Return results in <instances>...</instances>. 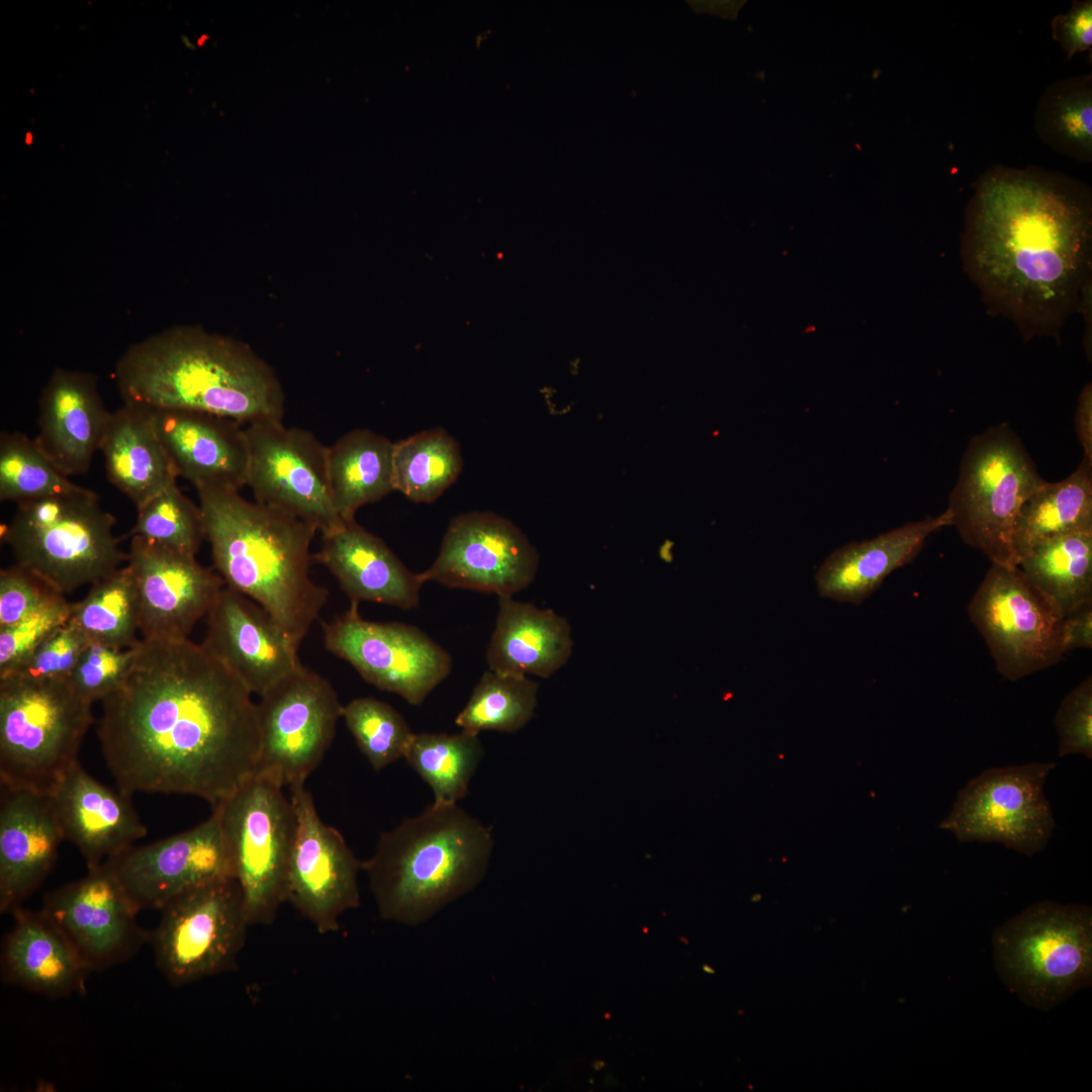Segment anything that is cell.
I'll list each match as a JSON object with an SVG mask.
<instances>
[{
    "label": "cell",
    "mask_w": 1092,
    "mask_h": 1092,
    "mask_svg": "<svg viewBox=\"0 0 1092 1092\" xmlns=\"http://www.w3.org/2000/svg\"><path fill=\"white\" fill-rule=\"evenodd\" d=\"M89 372L57 368L38 399L37 444L68 476L89 470L109 420Z\"/></svg>",
    "instance_id": "cell-25"
},
{
    "label": "cell",
    "mask_w": 1092,
    "mask_h": 1092,
    "mask_svg": "<svg viewBox=\"0 0 1092 1092\" xmlns=\"http://www.w3.org/2000/svg\"><path fill=\"white\" fill-rule=\"evenodd\" d=\"M1 790L0 912L11 914L51 873L64 836L50 796Z\"/></svg>",
    "instance_id": "cell-26"
},
{
    "label": "cell",
    "mask_w": 1092,
    "mask_h": 1092,
    "mask_svg": "<svg viewBox=\"0 0 1092 1092\" xmlns=\"http://www.w3.org/2000/svg\"><path fill=\"white\" fill-rule=\"evenodd\" d=\"M1039 139L1061 155L1092 160V76L1060 79L1041 94L1034 113Z\"/></svg>",
    "instance_id": "cell-36"
},
{
    "label": "cell",
    "mask_w": 1092,
    "mask_h": 1092,
    "mask_svg": "<svg viewBox=\"0 0 1092 1092\" xmlns=\"http://www.w3.org/2000/svg\"><path fill=\"white\" fill-rule=\"evenodd\" d=\"M1075 429L1084 450V457L1092 461V388L1088 383L1081 391L1075 416Z\"/></svg>",
    "instance_id": "cell-50"
},
{
    "label": "cell",
    "mask_w": 1092,
    "mask_h": 1092,
    "mask_svg": "<svg viewBox=\"0 0 1092 1092\" xmlns=\"http://www.w3.org/2000/svg\"><path fill=\"white\" fill-rule=\"evenodd\" d=\"M1078 533H1092V461L1085 457L1066 479L1044 481L1020 507L1012 537L1017 564L1036 546Z\"/></svg>",
    "instance_id": "cell-33"
},
{
    "label": "cell",
    "mask_w": 1092,
    "mask_h": 1092,
    "mask_svg": "<svg viewBox=\"0 0 1092 1092\" xmlns=\"http://www.w3.org/2000/svg\"><path fill=\"white\" fill-rule=\"evenodd\" d=\"M539 556L510 520L490 512L454 518L433 564L421 572L425 582L514 597L535 579Z\"/></svg>",
    "instance_id": "cell-17"
},
{
    "label": "cell",
    "mask_w": 1092,
    "mask_h": 1092,
    "mask_svg": "<svg viewBox=\"0 0 1092 1092\" xmlns=\"http://www.w3.org/2000/svg\"><path fill=\"white\" fill-rule=\"evenodd\" d=\"M61 594L39 574L19 563L1 569L0 628L15 624Z\"/></svg>",
    "instance_id": "cell-46"
},
{
    "label": "cell",
    "mask_w": 1092,
    "mask_h": 1092,
    "mask_svg": "<svg viewBox=\"0 0 1092 1092\" xmlns=\"http://www.w3.org/2000/svg\"><path fill=\"white\" fill-rule=\"evenodd\" d=\"M91 705L68 679L0 677L1 789L51 796L78 762Z\"/></svg>",
    "instance_id": "cell-6"
},
{
    "label": "cell",
    "mask_w": 1092,
    "mask_h": 1092,
    "mask_svg": "<svg viewBox=\"0 0 1092 1092\" xmlns=\"http://www.w3.org/2000/svg\"><path fill=\"white\" fill-rule=\"evenodd\" d=\"M342 718L360 751L379 771L403 757L414 735L405 719L374 698H357L343 706Z\"/></svg>",
    "instance_id": "cell-42"
},
{
    "label": "cell",
    "mask_w": 1092,
    "mask_h": 1092,
    "mask_svg": "<svg viewBox=\"0 0 1092 1092\" xmlns=\"http://www.w3.org/2000/svg\"><path fill=\"white\" fill-rule=\"evenodd\" d=\"M568 621L550 609L498 598L495 626L485 658L490 670L548 678L571 657Z\"/></svg>",
    "instance_id": "cell-30"
},
{
    "label": "cell",
    "mask_w": 1092,
    "mask_h": 1092,
    "mask_svg": "<svg viewBox=\"0 0 1092 1092\" xmlns=\"http://www.w3.org/2000/svg\"><path fill=\"white\" fill-rule=\"evenodd\" d=\"M127 565L134 577L142 639H188L225 586L217 572L140 537H131Z\"/></svg>",
    "instance_id": "cell-21"
},
{
    "label": "cell",
    "mask_w": 1092,
    "mask_h": 1092,
    "mask_svg": "<svg viewBox=\"0 0 1092 1092\" xmlns=\"http://www.w3.org/2000/svg\"><path fill=\"white\" fill-rule=\"evenodd\" d=\"M538 682L527 675L488 669L475 686L455 724L463 731L514 733L531 720L537 706Z\"/></svg>",
    "instance_id": "cell-39"
},
{
    "label": "cell",
    "mask_w": 1092,
    "mask_h": 1092,
    "mask_svg": "<svg viewBox=\"0 0 1092 1092\" xmlns=\"http://www.w3.org/2000/svg\"><path fill=\"white\" fill-rule=\"evenodd\" d=\"M249 444L246 485L255 502L291 515L322 535L344 525L330 491L328 446L309 431L270 420L245 426Z\"/></svg>",
    "instance_id": "cell-16"
},
{
    "label": "cell",
    "mask_w": 1092,
    "mask_h": 1092,
    "mask_svg": "<svg viewBox=\"0 0 1092 1092\" xmlns=\"http://www.w3.org/2000/svg\"><path fill=\"white\" fill-rule=\"evenodd\" d=\"M313 560L337 579L350 604L373 602L402 610L419 605L425 580L410 570L383 540L355 520L323 535Z\"/></svg>",
    "instance_id": "cell-28"
},
{
    "label": "cell",
    "mask_w": 1092,
    "mask_h": 1092,
    "mask_svg": "<svg viewBox=\"0 0 1092 1092\" xmlns=\"http://www.w3.org/2000/svg\"><path fill=\"white\" fill-rule=\"evenodd\" d=\"M50 799L64 840L79 850L87 869L118 856L147 833L130 796L100 783L79 761Z\"/></svg>",
    "instance_id": "cell-23"
},
{
    "label": "cell",
    "mask_w": 1092,
    "mask_h": 1092,
    "mask_svg": "<svg viewBox=\"0 0 1092 1092\" xmlns=\"http://www.w3.org/2000/svg\"><path fill=\"white\" fill-rule=\"evenodd\" d=\"M149 933L156 967L174 987L237 967L250 925L236 879L210 882L169 901Z\"/></svg>",
    "instance_id": "cell-11"
},
{
    "label": "cell",
    "mask_w": 1092,
    "mask_h": 1092,
    "mask_svg": "<svg viewBox=\"0 0 1092 1092\" xmlns=\"http://www.w3.org/2000/svg\"><path fill=\"white\" fill-rule=\"evenodd\" d=\"M40 448L21 432L0 435V500L22 502L81 488Z\"/></svg>",
    "instance_id": "cell-40"
},
{
    "label": "cell",
    "mask_w": 1092,
    "mask_h": 1092,
    "mask_svg": "<svg viewBox=\"0 0 1092 1092\" xmlns=\"http://www.w3.org/2000/svg\"><path fill=\"white\" fill-rule=\"evenodd\" d=\"M114 378L124 402L188 410L244 426L282 421L284 392L272 368L249 346L197 326H176L132 344Z\"/></svg>",
    "instance_id": "cell-3"
},
{
    "label": "cell",
    "mask_w": 1092,
    "mask_h": 1092,
    "mask_svg": "<svg viewBox=\"0 0 1092 1092\" xmlns=\"http://www.w3.org/2000/svg\"><path fill=\"white\" fill-rule=\"evenodd\" d=\"M202 645L261 697L301 663L297 650L257 603L224 586L206 615Z\"/></svg>",
    "instance_id": "cell-22"
},
{
    "label": "cell",
    "mask_w": 1092,
    "mask_h": 1092,
    "mask_svg": "<svg viewBox=\"0 0 1092 1092\" xmlns=\"http://www.w3.org/2000/svg\"><path fill=\"white\" fill-rule=\"evenodd\" d=\"M393 447L367 429L353 430L328 446V474L334 508L344 522L357 511L394 491Z\"/></svg>",
    "instance_id": "cell-32"
},
{
    "label": "cell",
    "mask_w": 1092,
    "mask_h": 1092,
    "mask_svg": "<svg viewBox=\"0 0 1092 1092\" xmlns=\"http://www.w3.org/2000/svg\"><path fill=\"white\" fill-rule=\"evenodd\" d=\"M967 611L1008 680L1055 665L1065 655L1064 616L1018 566L991 563Z\"/></svg>",
    "instance_id": "cell-12"
},
{
    "label": "cell",
    "mask_w": 1092,
    "mask_h": 1092,
    "mask_svg": "<svg viewBox=\"0 0 1092 1092\" xmlns=\"http://www.w3.org/2000/svg\"><path fill=\"white\" fill-rule=\"evenodd\" d=\"M196 490L205 540L224 585L261 606L298 649L329 598L309 574L317 531L238 490Z\"/></svg>",
    "instance_id": "cell-4"
},
{
    "label": "cell",
    "mask_w": 1092,
    "mask_h": 1092,
    "mask_svg": "<svg viewBox=\"0 0 1092 1092\" xmlns=\"http://www.w3.org/2000/svg\"><path fill=\"white\" fill-rule=\"evenodd\" d=\"M1052 35L1071 60L1092 46V1H1074L1071 8L1052 20Z\"/></svg>",
    "instance_id": "cell-48"
},
{
    "label": "cell",
    "mask_w": 1092,
    "mask_h": 1092,
    "mask_svg": "<svg viewBox=\"0 0 1092 1092\" xmlns=\"http://www.w3.org/2000/svg\"><path fill=\"white\" fill-rule=\"evenodd\" d=\"M290 800L296 815L286 902L321 934L339 930L340 916L360 904V861L339 830L317 814L304 784L292 786Z\"/></svg>",
    "instance_id": "cell-18"
},
{
    "label": "cell",
    "mask_w": 1092,
    "mask_h": 1092,
    "mask_svg": "<svg viewBox=\"0 0 1092 1092\" xmlns=\"http://www.w3.org/2000/svg\"><path fill=\"white\" fill-rule=\"evenodd\" d=\"M493 849L488 827L458 804L433 803L380 835L362 861L384 920L416 926L470 893Z\"/></svg>",
    "instance_id": "cell-5"
},
{
    "label": "cell",
    "mask_w": 1092,
    "mask_h": 1092,
    "mask_svg": "<svg viewBox=\"0 0 1092 1092\" xmlns=\"http://www.w3.org/2000/svg\"><path fill=\"white\" fill-rule=\"evenodd\" d=\"M138 511L129 532L168 550L195 557L205 540L202 514L177 486L164 489Z\"/></svg>",
    "instance_id": "cell-41"
},
{
    "label": "cell",
    "mask_w": 1092,
    "mask_h": 1092,
    "mask_svg": "<svg viewBox=\"0 0 1092 1092\" xmlns=\"http://www.w3.org/2000/svg\"><path fill=\"white\" fill-rule=\"evenodd\" d=\"M1061 641L1064 654L1092 648V602L1064 617Z\"/></svg>",
    "instance_id": "cell-49"
},
{
    "label": "cell",
    "mask_w": 1092,
    "mask_h": 1092,
    "mask_svg": "<svg viewBox=\"0 0 1092 1092\" xmlns=\"http://www.w3.org/2000/svg\"><path fill=\"white\" fill-rule=\"evenodd\" d=\"M1056 763L993 767L958 794L938 828L960 841L999 842L1031 856L1041 851L1056 826L1043 787Z\"/></svg>",
    "instance_id": "cell-13"
},
{
    "label": "cell",
    "mask_w": 1092,
    "mask_h": 1092,
    "mask_svg": "<svg viewBox=\"0 0 1092 1092\" xmlns=\"http://www.w3.org/2000/svg\"><path fill=\"white\" fill-rule=\"evenodd\" d=\"M70 621L90 642L131 647L140 639L139 599L131 569L126 564L91 584L74 603Z\"/></svg>",
    "instance_id": "cell-38"
},
{
    "label": "cell",
    "mask_w": 1092,
    "mask_h": 1092,
    "mask_svg": "<svg viewBox=\"0 0 1092 1092\" xmlns=\"http://www.w3.org/2000/svg\"><path fill=\"white\" fill-rule=\"evenodd\" d=\"M41 909L92 971L127 961L149 941L136 919L140 908L107 861L47 893Z\"/></svg>",
    "instance_id": "cell-19"
},
{
    "label": "cell",
    "mask_w": 1092,
    "mask_h": 1092,
    "mask_svg": "<svg viewBox=\"0 0 1092 1092\" xmlns=\"http://www.w3.org/2000/svg\"><path fill=\"white\" fill-rule=\"evenodd\" d=\"M74 603L64 594L42 604L20 621L0 628V676L12 671L72 615Z\"/></svg>",
    "instance_id": "cell-44"
},
{
    "label": "cell",
    "mask_w": 1092,
    "mask_h": 1092,
    "mask_svg": "<svg viewBox=\"0 0 1092 1092\" xmlns=\"http://www.w3.org/2000/svg\"><path fill=\"white\" fill-rule=\"evenodd\" d=\"M115 518L86 487L16 504L1 538L15 562L63 594L93 584L127 561L114 535Z\"/></svg>",
    "instance_id": "cell-7"
},
{
    "label": "cell",
    "mask_w": 1092,
    "mask_h": 1092,
    "mask_svg": "<svg viewBox=\"0 0 1092 1092\" xmlns=\"http://www.w3.org/2000/svg\"><path fill=\"white\" fill-rule=\"evenodd\" d=\"M358 606L323 624L326 649L377 689L421 705L450 674V654L420 628L366 620Z\"/></svg>",
    "instance_id": "cell-15"
},
{
    "label": "cell",
    "mask_w": 1092,
    "mask_h": 1092,
    "mask_svg": "<svg viewBox=\"0 0 1092 1092\" xmlns=\"http://www.w3.org/2000/svg\"><path fill=\"white\" fill-rule=\"evenodd\" d=\"M140 910H161L192 888L236 879L220 819L213 809L199 825L107 861Z\"/></svg>",
    "instance_id": "cell-20"
},
{
    "label": "cell",
    "mask_w": 1092,
    "mask_h": 1092,
    "mask_svg": "<svg viewBox=\"0 0 1092 1092\" xmlns=\"http://www.w3.org/2000/svg\"><path fill=\"white\" fill-rule=\"evenodd\" d=\"M483 748L477 734L414 733L403 755L430 786L434 802L458 804L469 788Z\"/></svg>",
    "instance_id": "cell-37"
},
{
    "label": "cell",
    "mask_w": 1092,
    "mask_h": 1092,
    "mask_svg": "<svg viewBox=\"0 0 1092 1092\" xmlns=\"http://www.w3.org/2000/svg\"><path fill=\"white\" fill-rule=\"evenodd\" d=\"M256 774L283 787L304 784L330 748L343 705L332 684L300 664L260 697Z\"/></svg>",
    "instance_id": "cell-14"
},
{
    "label": "cell",
    "mask_w": 1092,
    "mask_h": 1092,
    "mask_svg": "<svg viewBox=\"0 0 1092 1092\" xmlns=\"http://www.w3.org/2000/svg\"><path fill=\"white\" fill-rule=\"evenodd\" d=\"M98 739L117 789L194 796L213 806L256 774L258 704L202 644L140 639L102 701Z\"/></svg>",
    "instance_id": "cell-1"
},
{
    "label": "cell",
    "mask_w": 1092,
    "mask_h": 1092,
    "mask_svg": "<svg viewBox=\"0 0 1092 1092\" xmlns=\"http://www.w3.org/2000/svg\"><path fill=\"white\" fill-rule=\"evenodd\" d=\"M100 451L109 481L135 506L177 484V470L150 407L124 402L111 412Z\"/></svg>",
    "instance_id": "cell-31"
},
{
    "label": "cell",
    "mask_w": 1092,
    "mask_h": 1092,
    "mask_svg": "<svg viewBox=\"0 0 1092 1092\" xmlns=\"http://www.w3.org/2000/svg\"><path fill=\"white\" fill-rule=\"evenodd\" d=\"M952 526L947 508L935 517L910 522L861 542H849L834 550L815 574L822 598L860 605L894 570L912 562L927 538Z\"/></svg>",
    "instance_id": "cell-29"
},
{
    "label": "cell",
    "mask_w": 1092,
    "mask_h": 1092,
    "mask_svg": "<svg viewBox=\"0 0 1092 1092\" xmlns=\"http://www.w3.org/2000/svg\"><path fill=\"white\" fill-rule=\"evenodd\" d=\"M11 914L1 945L2 982L49 998L84 994L93 971L50 916L22 906Z\"/></svg>",
    "instance_id": "cell-27"
},
{
    "label": "cell",
    "mask_w": 1092,
    "mask_h": 1092,
    "mask_svg": "<svg viewBox=\"0 0 1092 1092\" xmlns=\"http://www.w3.org/2000/svg\"><path fill=\"white\" fill-rule=\"evenodd\" d=\"M1017 566L1064 617L1092 602V533L1071 534L1042 543Z\"/></svg>",
    "instance_id": "cell-34"
},
{
    "label": "cell",
    "mask_w": 1092,
    "mask_h": 1092,
    "mask_svg": "<svg viewBox=\"0 0 1092 1092\" xmlns=\"http://www.w3.org/2000/svg\"><path fill=\"white\" fill-rule=\"evenodd\" d=\"M229 845L250 925H269L286 902L296 831L291 800L278 782L255 774L213 806Z\"/></svg>",
    "instance_id": "cell-10"
},
{
    "label": "cell",
    "mask_w": 1092,
    "mask_h": 1092,
    "mask_svg": "<svg viewBox=\"0 0 1092 1092\" xmlns=\"http://www.w3.org/2000/svg\"><path fill=\"white\" fill-rule=\"evenodd\" d=\"M151 410L179 477L196 489L239 491L246 485L249 444L244 425L196 411Z\"/></svg>",
    "instance_id": "cell-24"
},
{
    "label": "cell",
    "mask_w": 1092,
    "mask_h": 1092,
    "mask_svg": "<svg viewBox=\"0 0 1092 1092\" xmlns=\"http://www.w3.org/2000/svg\"><path fill=\"white\" fill-rule=\"evenodd\" d=\"M1059 756L1082 753L1092 757V677L1076 686L1061 702L1054 718Z\"/></svg>",
    "instance_id": "cell-47"
},
{
    "label": "cell",
    "mask_w": 1092,
    "mask_h": 1092,
    "mask_svg": "<svg viewBox=\"0 0 1092 1092\" xmlns=\"http://www.w3.org/2000/svg\"><path fill=\"white\" fill-rule=\"evenodd\" d=\"M995 968L1029 1006L1049 1010L1092 978V911L1087 905L1036 902L997 927Z\"/></svg>",
    "instance_id": "cell-8"
},
{
    "label": "cell",
    "mask_w": 1092,
    "mask_h": 1092,
    "mask_svg": "<svg viewBox=\"0 0 1092 1092\" xmlns=\"http://www.w3.org/2000/svg\"><path fill=\"white\" fill-rule=\"evenodd\" d=\"M463 458L444 429L426 430L394 443V489L415 503L436 500L459 476Z\"/></svg>",
    "instance_id": "cell-35"
},
{
    "label": "cell",
    "mask_w": 1092,
    "mask_h": 1092,
    "mask_svg": "<svg viewBox=\"0 0 1092 1092\" xmlns=\"http://www.w3.org/2000/svg\"><path fill=\"white\" fill-rule=\"evenodd\" d=\"M1045 480L1007 424L974 436L949 494L952 526L963 541L992 564L1017 566L1012 537L1025 499Z\"/></svg>",
    "instance_id": "cell-9"
},
{
    "label": "cell",
    "mask_w": 1092,
    "mask_h": 1092,
    "mask_svg": "<svg viewBox=\"0 0 1092 1092\" xmlns=\"http://www.w3.org/2000/svg\"><path fill=\"white\" fill-rule=\"evenodd\" d=\"M89 643L84 633L69 620L3 676L14 675L33 680L68 679Z\"/></svg>",
    "instance_id": "cell-45"
},
{
    "label": "cell",
    "mask_w": 1092,
    "mask_h": 1092,
    "mask_svg": "<svg viewBox=\"0 0 1092 1092\" xmlns=\"http://www.w3.org/2000/svg\"><path fill=\"white\" fill-rule=\"evenodd\" d=\"M961 257L990 313L1025 341L1058 339L1091 285L1090 188L1035 166L988 169L967 206Z\"/></svg>",
    "instance_id": "cell-2"
},
{
    "label": "cell",
    "mask_w": 1092,
    "mask_h": 1092,
    "mask_svg": "<svg viewBox=\"0 0 1092 1092\" xmlns=\"http://www.w3.org/2000/svg\"><path fill=\"white\" fill-rule=\"evenodd\" d=\"M138 644V643H136ZM136 644L116 647L90 642L82 652L68 681L85 700L102 701L116 691L133 663Z\"/></svg>",
    "instance_id": "cell-43"
}]
</instances>
